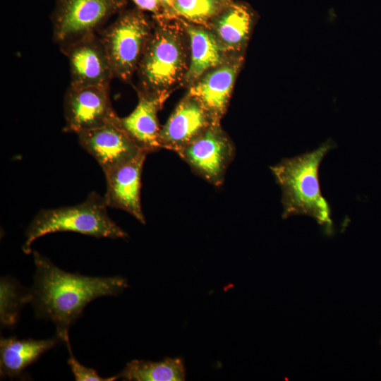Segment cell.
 I'll list each match as a JSON object with an SVG mask.
<instances>
[{
	"mask_svg": "<svg viewBox=\"0 0 381 381\" xmlns=\"http://www.w3.org/2000/svg\"><path fill=\"white\" fill-rule=\"evenodd\" d=\"M141 9L154 13L156 20L162 16V8L158 0H133Z\"/></svg>",
	"mask_w": 381,
	"mask_h": 381,
	"instance_id": "7402d4cb",
	"label": "cell"
},
{
	"mask_svg": "<svg viewBox=\"0 0 381 381\" xmlns=\"http://www.w3.org/2000/svg\"><path fill=\"white\" fill-rule=\"evenodd\" d=\"M254 22L255 15L250 8L242 3L233 2L207 27L226 55L243 54Z\"/></svg>",
	"mask_w": 381,
	"mask_h": 381,
	"instance_id": "9a60e30c",
	"label": "cell"
},
{
	"mask_svg": "<svg viewBox=\"0 0 381 381\" xmlns=\"http://www.w3.org/2000/svg\"><path fill=\"white\" fill-rule=\"evenodd\" d=\"M147 155L143 152L132 160L104 172L107 205L127 212L143 224H145V218L140 202L141 175Z\"/></svg>",
	"mask_w": 381,
	"mask_h": 381,
	"instance_id": "4fadbf2b",
	"label": "cell"
},
{
	"mask_svg": "<svg viewBox=\"0 0 381 381\" xmlns=\"http://www.w3.org/2000/svg\"><path fill=\"white\" fill-rule=\"evenodd\" d=\"M71 72V86L109 87L113 71L100 37L90 35L63 46Z\"/></svg>",
	"mask_w": 381,
	"mask_h": 381,
	"instance_id": "9c48e42d",
	"label": "cell"
},
{
	"mask_svg": "<svg viewBox=\"0 0 381 381\" xmlns=\"http://www.w3.org/2000/svg\"><path fill=\"white\" fill-rule=\"evenodd\" d=\"M380 343H381V341H380Z\"/></svg>",
	"mask_w": 381,
	"mask_h": 381,
	"instance_id": "cb8c5ba5",
	"label": "cell"
},
{
	"mask_svg": "<svg viewBox=\"0 0 381 381\" xmlns=\"http://www.w3.org/2000/svg\"><path fill=\"white\" fill-rule=\"evenodd\" d=\"M128 381H183L186 368L182 358L166 357L160 361L133 360L114 375Z\"/></svg>",
	"mask_w": 381,
	"mask_h": 381,
	"instance_id": "ac0fdd59",
	"label": "cell"
},
{
	"mask_svg": "<svg viewBox=\"0 0 381 381\" xmlns=\"http://www.w3.org/2000/svg\"><path fill=\"white\" fill-rule=\"evenodd\" d=\"M122 4V0H65L54 21L55 40L64 46L95 34Z\"/></svg>",
	"mask_w": 381,
	"mask_h": 381,
	"instance_id": "ba28073f",
	"label": "cell"
},
{
	"mask_svg": "<svg viewBox=\"0 0 381 381\" xmlns=\"http://www.w3.org/2000/svg\"><path fill=\"white\" fill-rule=\"evenodd\" d=\"M152 26L139 11L127 12L100 37L114 77L130 82L137 69Z\"/></svg>",
	"mask_w": 381,
	"mask_h": 381,
	"instance_id": "5b68a950",
	"label": "cell"
},
{
	"mask_svg": "<svg viewBox=\"0 0 381 381\" xmlns=\"http://www.w3.org/2000/svg\"><path fill=\"white\" fill-rule=\"evenodd\" d=\"M69 353L68 364L77 381H113L116 380L115 376L103 377L98 375L97 372L92 368L84 366L74 357L69 341L65 343Z\"/></svg>",
	"mask_w": 381,
	"mask_h": 381,
	"instance_id": "44dd1931",
	"label": "cell"
},
{
	"mask_svg": "<svg viewBox=\"0 0 381 381\" xmlns=\"http://www.w3.org/2000/svg\"><path fill=\"white\" fill-rule=\"evenodd\" d=\"M119 118L114 122L77 134L81 147L96 159L104 173L143 152L120 126Z\"/></svg>",
	"mask_w": 381,
	"mask_h": 381,
	"instance_id": "8fae6325",
	"label": "cell"
},
{
	"mask_svg": "<svg viewBox=\"0 0 381 381\" xmlns=\"http://www.w3.org/2000/svg\"><path fill=\"white\" fill-rule=\"evenodd\" d=\"M180 20L190 45L189 66L181 86L189 87L207 71L221 64L228 55L207 26Z\"/></svg>",
	"mask_w": 381,
	"mask_h": 381,
	"instance_id": "2e32d148",
	"label": "cell"
},
{
	"mask_svg": "<svg viewBox=\"0 0 381 381\" xmlns=\"http://www.w3.org/2000/svg\"><path fill=\"white\" fill-rule=\"evenodd\" d=\"M64 131L76 134L117 120L109 87L70 86L64 99Z\"/></svg>",
	"mask_w": 381,
	"mask_h": 381,
	"instance_id": "52a82bcc",
	"label": "cell"
},
{
	"mask_svg": "<svg viewBox=\"0 0 381 381\" xmlns=\"http://www.w3.org/2000/svg\"><path fill=\"white\" fill-rule=\"evenodd\" d=\"M335 147L329 140L312 152L284 158L270 167L282 190L283 219L309 216L325 228L327 234L333 233L331 209L321 193L319 167L325 156Z\"/></svg>",
	"mask_w": 381,
	"mask_h": 381,
	"instance_id": "7a4b0ae2",
	"label": "cell"
},
{
	"mask_svg": "<svg viewBox=\"0 0 381 381\" xmlns=\"http://www.w3.org/2000/svg\"><path fill=\"white\" fill-rule=\"evenodd\" d=\"M104 197L92 192L83 202L54 209H43L25 231L23 250L31 253V245L47 234L73 231L97 238H125L128 234L109 216Z\"/></svg>",
	"mask_w": 381,
	"mask_h": 381,
	"instance_id": "277c9868",
	"label": "cell"
},
{
	"mask_svg": "<svg viewBox=\"0 0 381 381\" xmlns=\"http://www.w3.org/2000/svg\"><path fill=\"white\" fill-rule=\"evenodd\" d=\"M156 20L137 69L138 91L169 96L188 71L189 40L180 20Z\"/></svg>",
	"mask_w": 381,
	"mask_h": 381,
	"instance_id": "3957f363",
	"label": "cell"
},
{
	"mask_svg": "<svg viewBox=\"0 0 381 381\" xmlns=\"http://www.w3.org/2000/svg\"><path fill=\"white\" fill-rule=\"evenodd\" d=\"M243 60V54L229 55L188 87L187 93L200 102L215 122H220L227 109Z\"/></svg>",
	"mask_w": 381,
	"mask_h": 381,
	"instance_id": "30bf717a",
	"label": "cell"
},
{
	"mask_svg": "<svg viewBox=\"0 0 381 381\" xmlns=\"http://www.w3.org/2000/svg\"><path fill=\"white\" fill-rule=\"evenodd\" d=\"M162 8V16L159 19H169L175 0H158ZM157 19V20H159Z\"/></svg>",
	"mask_w": 381,
	"mask_h": 381,
	"instance_id": "603a6c76",
	"label": "cell"
},
{
	"mask_svg": "<svg viewBox=\"0 0 381 381\" xmlns=\"http://www.w3.org/2000/svg\"><path fill=\"white\" fill-rule=\"evenodd\" d=\"M232 0H175L169 19L207 26Z\"/></svg>",
	"mask_w": 381,
	"mask_h": 381,
	"instance_id": "d6986e66",
	"label": "cell"
},
{
	"mask_svg": "<svg viewBox=\"0 0 381 381\" xmlns=\"http://www.w3.org/2000/svg\"><path fill=\"white\" fill-rule=\"evenodd\" d=\"M213 123L216 122L200 102L187 93L160 128L159 148L176 152L199 137Z\"/></svg>",
	"mask_w": 381,
	"mask_h": 381,
	"instance_id": "7c38bea8",
	"label": "cell"
},
{
	"mask_svg": "<svg viewBox=\"0 0 381 381\" xmlns=\"http://www.w3.org/2000/svg\"><path fill=\"white\" fill-rule=\"evenodd\" d=\"M138 95L137 106L128 116L119 117V123L138 147L148 155L160 150L158 136L161 128L157 114L169 96L140 91Z\"/></svg>",
	"mask_w": 381,
	"mask_h": 381,
	"instance_id": "5bb4252c",
	"label": "cell"
},
{
	"mask_svg": "<svg viewBox=\"0 0 381 381\" xmlns=\"http://www.w3.org/2000/svg\"><path fill=\"white\" fill-rule=\"evenodd\" d=\"M176 153L196 175L220 186L235 157L236 147L220 123L216 122Z\"/></svg>",
	"mask_w": 381,
	"mask_h": 381,
	"instance_id": "8992f818",
	"label": "cell"
},
{
	"mask_svg": "<svg viewBox=\"0 0 381 381\" xmlns=\"http://www.w3.org/2000/svg\"><path fill=\"white\" fill-rule=\"evenodd\" d=\"M30 291L25 292L10 277L0 281V322L2 327H13L21 307L29 303Z\"/></svg>",
	"mask_w": 381,
	"mask_h": 381,
	"instance_id": "ffe728a7",
	"label": "cell"
},
{
	"mask_svg": "<svg viewBox=\"0 0 381 381\" xmlns=\"http://www.w3.org/2000/svg\"><path fill=\"white\" fill-rule=\"evenodd\" d=\"M60 339L54 338L36 340L16 337L0 340V374L1 378L19 377L23 370L35 362L44 353L53 348Z\"/></svg>",
	"mask_w": 381,
	"mask_h": 381,
	"instance_id": "e0dca14e",
	"label": "cell"
},
{
	"mask_svg": "<svg viewBox=\"0 0 381 381\" xmlns=\"http://www.w3.org/2000/svg\"><path fill=\"white\" fill-rule=\"evenodd\" d=\"M35 265L30 303L37 317L52 321L60 341H69L68 330L90 301L106 296H116L127 287L120 276L89 277L66 272L37 251H33Z\"/></svg>",
	"mask_w": 381,
	"mask_h": 381,
	"instance_id": "6da1fadb",
	"label": "cell"
}]
</instances>
